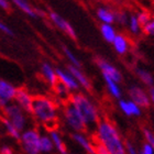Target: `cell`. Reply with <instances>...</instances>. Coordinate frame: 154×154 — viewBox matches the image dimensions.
Returning <instances> with one entry per match:
<instances>
[{"mask_svg": "<svg viewBox=\"0 0 154 154\" xmlns=\"http://www.w3.org/2000/svg\"><path fill=\"white\" fill-rule=\"evenodd\" d=\"M17 88L12 84L3 79H0V108H5L9 105L11 100L14 99Z\"/></svg>", "mask_w": 154, "mask_h": 154, "instance_id": "cell-8", "label": "cell"}, {"mask_svg": "<svg viewBox=\"0 0 154 154\" xmlns=\"http://www.w3.org/2000/svg\"><path fill=\"white\" fill-rule=\"evenodd\" d=\"M142 30L146 35H154V20L151 19L144 26H142Z\"/></svg>", "mask_w": 154, "mask_h": 154, "instance_id": "cell-32", "label": "cell"}, {"mask_svg": "<svg viewBox=\"0 0 154 154\" xmlns=\"http://www.w3.org/2000/svg\"><path fill=\"white\" fill-rule=\"evenodd\" d=\"M32 115L34 118L51 130H55L57 125V105L48 97L33 96Z\"/></svg>", "mask_w": 154, "mask_h": 154, "instance_id": "cell-2", "label": "cell"}, {"mask_svg": "<svg viewBox=\"0 0 154 154\" xmlns=\"http://www.w3.org/2000/svg\"><path fill=\"white\" fill-rule=\"evenodd\" d=\"M115 21H117L120 24H128L129 21V17L127 16V13L123 12V11H117L115 13Z\"/></svg>", "mask_w": 154, "mask_h": 154, "instance_id": "cell-30", "label": "cell"}, {"mask_svg": "<svg viewBox=\"0 0 154 154\" xmlns=\"http://www.w3.org/2000/svg\"><path fill=\"white\" fill-rule=\"evenodd\" d=\"M41 72L43 77L45 78V80L48 82L52 87L54 86L55 83L57 82V76H56V72L51 65L48 64V63H43L41 66Z\"/></svg>", "mask_w": 154, "mask_h": 154, "instance_id": "cell-16", "label": "cell"}, {"mask_svg": "<svg viewBox=\"0 0 154 154\" xmlns=\"http://www.w3.org/2000/svg\"><path fill=\"white\" fill-rule=\"evenodd\" d=\"M143 134H144V138H145V140H146V142L151 145L154 150V133L150 129L144 128L143 129Z\"/></svg>", "mask_w": 154, "mask_h": 154, "instance_id": "cell-31", "label": "cell"}, {"mask_svg": "<svg viewBox=\"0 0 154 154\" xmlns=\"http://www.w3.org/2000/svg\"><path fill=\"white\" fill-rule=\"evenodd\" d=\"M96 63H97V65H98V67L103 72V76L109 77V78H111L112 80H115L116 83H120L122 80L121 73H120L113 65H111L107 61L103 60V58H97Z\"/></svg>", "mask_w": 154, "mask_h": 154, "instance_id": "cell-11", "label": "cell"}, {"mask_svg": "<svg viewBox=\"0 0 154 154\" xmlns=\"http://www.w3.org/2000/svg\"><path fill=\"white\" fill-rule=\"evenodd\" d=\"M0 31H1V32H3L5 34H7V35H13L12 30L10 29L8 26H6L3 22H1V21H0Z\"/></svg>", "mask_w": 154, "mask_h": 154, "instance_id": "cell-36", "label": "cell"}, {"mask_svg": "<svg viewBox=\"0 0 154 154\" xmlns=\"http://www.w3.org/2000/svg\"><path fill=\"white\" fill-rule=\"evenodd\" d=\"M140 154H154V150L151 145L149 144L148 142H145L144 144L142 145V149L140 151Z\"/></svg>", "mask_w": 154, "mask_h": 154, "instance_id": "cell-35", "label": "cell"}, {"mask_svg": "<svg viewBox=\"0 0 154 154\" xmlns=\"http://www.w3.org/2000/svg\"><path fill=\"white\" fill-rule=\"evenodd\" d=\"M0 154H13V150L8 145H3L0 148Z\"/></svg>", "mask_w": 154, "mask_h": 154, "instance_id": "cell-37", "label": "cell"}, {"mask_svg": "<svg viewBox=\"0 0 154 154\" xmlns=\"http://www.w3.org/2000/svg\"><path fill=\"white\" fill-rule=\"evenodd\" d=\"M53 89H54L56 96L62 98V99L64 100V103H67L68 100H69V98H71V90L68 89L64 84L61 83L60 80H57L55 83V85L53 86Z\"/></svg>", "mask_w": 154, "mask_h": 154, "instance_id": "cell-20", "label": "cell"}, {"mask_svg": "<svg viewBox=\"0 0 154 154\" xmlns=\"http://www.w3.org/2000/svg\"><path fill=\"white\" fill-rule=\"evenodd\" d=\"M113 48L118 54H125L129 48V40L123 34H117L112 41Z\"/></svg>", "mask_w": 154, "mask_h": 154, "instance_id": "cell-17", "label": "cell"}, {"mask_svg": "<svg viewBox=\"0 0 154 154\" xmlns=\"http://www.w3.org/2000/svg\"><path fill=\"white\" fill-rule=\"evenodd\" d=\"M94 143H95V152H96V154H110L103 145H101L100 143H97V142H94Z\"/></svg>", "mask_w": 154, "mask_h": 154, "instance_id": "cell-34", "label": "cell"}, {"mask_svg": "<svg viewBox=\"0 0 154 154\" xmlns=\"http://www.w3.org/2000/svg\"><path fill=\"white\" fill-rule=\"evenodd\" d=\"M50 138H51L52 142H53V145H54V148L58 151V153L67 154V148H66V145H65L61 134L56 130H51L50 131Z\"/></svg>", "mask_w": 154, "mask_h": 154, "instance_id": "cell-18", "label": "cell"}, {"mask_svg": "<svg viewBox=\"0 0 154 154\" xmlns=\"http://www.w3.org/2000/svg\"><path fill=\"white\" fill-rule=\"evenodd\" d=\"M150 99H151L154 103V87L150 88Z\"/></svg>", "mask_w": 154, "mask_h": 154, "instance_id": "cell-39", "label": "cell"}, {"mask_svg": "<svg viewBox=\"0 0 154 154\" xmlns=\"http://www.w3.org/2000/svg\"><path fill=\"white\" fill-rule=\"evenodd\" d=\"M129 96L131 98V101L137 103L140 108H148L150 106L151 99L150 96L146 95L144 90L138 86H132L129 89Z\"/></svg>", "mask_w": 154, "mask_h": 154, "instance_id": "cell-9", "label": "cell"}, {"mask_svg": "<svg viewBox=\"0 0 154 154\" xmlns=\"http://www.w3.org/2000/svg\"><path fill=\"white\" fill-rule=\"evenodd\" d=\"M137 18H138V21L139 23H140V26H144L146 23L149 22V21H151V14L149 12H146V11H141V12L138 13V16H137Z\"/></svg>", "mask_w": 154, "mask_h": 154, "instance_id": "cell-29", "label": "cell"}, {"mask_svg": "<svg viewBox=\"0 0 154 154\" xmlns=\"http://www.w3.org/2000/svg\"><path fill=\"white\" fill-rule=\"evenodd\" d=\"M14 100L17 101V105L28 113H32V103L33 96L23 87L17 88Z\"/></svg>", "mask_w": 154, "mask_h": 154, "instance_id": "cell-7", "label": "cell"}, {"mask_svg": "<svg viewBox=\"0 0 154 154\" xmlns=\"http://www.w3.org/2000/svg\"><path fill=\"white\" fill-rule=\"evenodd\" d=\"M119 107L122 112L128 117H139L141 116V108L131 100H120Z\"/></svg>", "mask_w": 154, "mask_h": 154, "instance_id": "cell-14", "label": "cell"}, {"mask_svg": "<svg viewBox=\"0 0 154 154\" xmlns=\"http://www.w3.org/2000/svg\"><path fill=\"white\" fill-rule=\"evenodd\" d=\"M67 69L79 85H82L85 89L89 90V91L91 90V84H90V82L88 80V78L80 72L79 68L75 67V66H73V65H68Z\"/></svg>", "mask_w": 154, "mask_h": 154, "instance_id": "cell-15", "label": "cell"}, {"mask_svg": "<svg viewBox=\"0 0 154 154\" xmlns=\"http://www.w3.org/2000/svg\"><path fill=\"white\" fill-rule=\"evenodd\" d=\"M128 24H129V29H130V31H131L133 34L140 33V31H141V26H140V23H139L137 16L131 14V16L129 17Z\"/></svg>", "mask_w": 154, "mask_h": 154, "instance_id": "cell-27", "label": "cell"}, {"mask_svg": "<svg viewBox=\"0 0 154 154\" xmlns=\"http://www.w3.org/2000/svg\"><path fill=\"white\" fill-rule=\"evenodd\" d=\"M12 2L14 3V5H16V6L18 7L21 11H23L26 14L32 17V18H36L38 14L40 13V11H38V10L34 9V8H33V7L31 6L28 1H26V0H12Z\"/></svg>", "mask_w": 154, "mask_h": 154, "instance_id": "cell-19", "label": "cell"}, {"mask_svg": "<svg viewBox=\"0 0 154 154\" xmlns=\"http://www.w3.org/2000/svg\"><path fill=\"white\" fill-rule=\"evenodd\" d=\"M137 72V74H138L139 78L143 82V83L146 85V86H151L153 87L154 85V78L148 71H144V69H142V68H137L135 69Z\"/></svg>", "mask_w": 154, "mask_h": 154, "instance_id": "cell-26", "label": "cell"}, {"mask_svg": "<svg viewBox=\"0 0 154 154\" xmlns=\"http://www.w3.org/2000/svg\"><path fill=\"white\" fill-rule=\"evenodd\" d=\"M94 142L103 145L110 154H127L125 142L122 140L117 128L108 120H100L98 122Z\"/></svg>", "mask_w": 154, "mask_h": 154, "instance_id": "cell-1", "label": "cell"}, {"mask_svg": "<svg viewBox=\"0 0 154 154\" xmlns=\"http://www.w3.org/2000/svg\"><path fill=\"white\" fill-rule=\"evenodd\" d=\"M40 138L41 134L35 129H29L21 133L20 141L26 154H40Z\"/></svg>", "mask_w": 154, "mask_h": 154, "instance_id": "cell-5", "label": "cell"}, {"mask_svg": "<svg viewBox=\"0 0 154 154\" xmlns=\"http://www.w3.org/2000/svg\"><path fill=\"white\" fill-rule=\"evenodd\" d=\"M103 78H105V82H106V85H107V88H108V90H109L110 95L112 97H115V98H120L121 97V89H120V87L118 86V83H116L115 80H112L111 78H109V77H106L103 76Z\"/></svg>", "mask_w": 154, "mask_h": 154, "instance_id": "cell-23", "label": "cell"}, {"mask_svg": "<svg viewBox=\"0 0 154 154\" xmlns=\"http://www.w3.org/2000/svg\"><path fill=\"white\" fill-rule=\"evenodd\" d=\"M56 72V76H57V79L63 83L65 86L67 87L69 90H76L78 89V86H79V84L77 83L76 79H75L74 77L72 76L71 73L69 72H64L63 69H55Z\"/></svg>", "mask_w": 154, "mask_h": 154, "instance_id": "cell-13", "label": "cell"}, {"mask_svg": "<svg viewBox=\"0 0 154 154\" xmlns=\"http://www.w3.org/2000/svg\"><path fill=\"white\" fill-rule=\"evenodd\" d=\"M63 51H64V53H65V55L67 56V58H68V61L71 62L72 64L71 65H73V66H75V67H77V68H80V66H82V64H80V62H79V60L75 56L73 53H72V51L69 50L68 48H66V46H63Z\"/></svg>", "mask_w": 154, "mask_h": 154, "instance_id": "cell-28", "label": "cell"}, {"mask_svg": "<svg viewBox=\"0 0 154 154\" xmlns=\"http://www.w3.org/2000/svg\"><path fill=\"white\" fill-rule=\"evenodd\" d=\"M2 110L5 113V118L8 119L20 132L26 128V118L24 116V111L18 105H12V103L7 105Z\"/></svg>", "mask_w": 154, "mask_h": 154, "instance_id": "cell-6", "label": "cell"}, {"mask_svg": "<svg viewBox=\"0 0 154 154\" xmlns=\"http://www.w3.org/2000/svg\"><path fill=\"white\" fill-rule=\"evenodd\" d=\"M100 31H101V34H103V38L106 40L108 43H112V41L115 40L117 33H116V30L111 24H106V23H103L100 26Z\"/></svg>", "mask_w": 154, "mask_h": 154, "instance_id": "cell-22", "label": "cell"}, {"mask_svg": "<svg viewBox=\"0 0 154 154\" xmlns=\"http://www.w3.org/2000/svg\"><path fill=\"white\" fill-rule=\"evenodd\" d=\"M63 117L65 122L74 132H86L87 125L84 121L83 117L78 112V110L72 105L69 101L64 103V109H63Z\"/></svg>", "mask_w": 154, "mask_h": 154, "instance_id": "cell-4", "label": "cell"}, {"mask_svg": "<svg viewBox=\"0 0 154 154\" xmlns=\"http://www.w3.org/2000/svg\"><path fill=\"white\" fill-rule=\"evenodd\" d=\"M68 101L78 110V112L83 117L84 121L86 123L87 128L98 125V122L100 121L99 112L89 98H87L83 94H74L71 95Z\"/></svg>", "mask_w": 154, "mask_h": 154, "instance_id": "cell-3", "label": "cell"}, {"mask_svg": "<svg viewBox=\"0 0 154 154\" xmlns=\"http://www.w3.org/2000/svg\"><path fill=\"white\" fill-rule=\"evenodd\" d=\"M0 8L6 11L10 10V3L8 2V0H0Z\"/></svg>", "mask_w": 154, "mask_h": 154, "instance_id": "cell-38", "label": "cell"}, {"mask_svg": "<svg viewBox=\"0 0 154 154\" xmlns=\"http://www.w3.org/2000/svg\"><path fill=\"white\" fill-rule=\"evenodd\" d=\"M2 122H3V125H5L7 132H8V134H9L10 137H12L13 139H16V140H20L21 132H20L19 130H18V129H17L16 127L8 120V119L5 118V117L2 118Z\"/></svg>", "mask_w": 154, "mask_h": 154, "instance_id": "cell-25", "label": "cell"}, {"mask_svg": "<svg viewBox=\"0 0 154 154\" xmlns=\"http://www.w3.org/2000/svg\"><path fill=\"white\" fill-rule=\"evenodd\" d=\"M72 139L83 149L87 154H96L95 152V143L89 140L83 132H74L72 134Z\"/></svg>", "mask_w": 154, "mask_h": 154, "instance_id": "cell-12", "label": "cell"}, {"mask_svg": "<svg viewBox=\"0 0 154 154\" xmlns=\"http://www.w3.org/2000/svg\"><path fill=\"white\" fill-rule=\"evenodd\" d=\"M54 149L53 142H52L50 135H41L40 138V153H51Z\"/></svg>", "mask_w": 154, "mask_h": 154, "instance_id": "cell-24", "label": "cell"}, {"mask_svg": "<svg viewBox=\"0 0 154 154\" xmlns=\"http://www.w3.org/2000/svg\"><path fill=\"white\" fill-rule=\"evenodd\" d=\"M125 153L127 154H140L139 150L130 141H125Z\"/></svg>", "mask_w": 154, "mask_h": 154, "instance_id": "cell-33", "label": "cell"}, {"mask_svg": "<svg viewBox=\"0 0 154 154\" xmlns=\"http://www.w3.org/2000/svg\"><path fill=\"white\" fill-rule=\"evenodd\" d=\"M153 20H154V17H153Z\"/></svg>", "mask_w": 154, "mask_h": 154, "instance_id": "cell-40", "label": "cell"}, {"mask_svg": "<svg viewBox=\"0 0 154 154\" xmlns=\"http://www.w3.org/2000/svg\"><path fill=\"white\" fill-rule=\"evenodd\" d=\"M48 18H50L52 22L54 23L58 29H61L65 34H67V35L73 38V40H76L77 35H76V33H75V30L73 29V26H71V23L67 22V21L65 19H63L60 14L53 12V11L48 13Z\"/></svg>", "mask_w": 154, "mask_h": 154, "instance_id": "cell-10", "label": "cell"}, {"mask_svg": "<svg viewBox=\"0 0 154 154\" xmlns=\"http://www.w3.org/2000/svg\"><path fill=\"white\" fill-rule=\"evenodd\" d=\"M97 17L103 23L111 24L115 22V13L106 8H99L97 10Z\"/></svg>", "mask_w": 154, "mask_h": 154, "instance_id": "cell-21", "label": "cell"}]
</instances>
